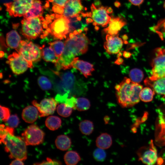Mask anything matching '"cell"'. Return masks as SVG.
Instances as JSON below:
<instances>
[{
  "label": "cell",
  "mask_w": 165,
  "mask_h": 165,
  "mask_svg": "<svg viewBox=\"0 0 165 165\" xmlns=\"http://www.w3.org/2000/svg\"><path fill=\"white\" fill-rule=\"evenodd\" d=\"M90 43V40L84 34L79 33L76 31L70 33L64 42V48L62 55L55 63L57 69L71 68L76 56L87 51Z\"/></svg>",
  "instance_id": "obj_1"
},
{
  "label": "cell",
  "mask_w": 165,
  "mask_h": 165,
  "mask_svg": "<svg viewBox=\"0 0 165 165\" xmlns=\"http://www.w3.org/2000/svg\"><path fill=\"white\" fill-rule=\"evenodd\" d=\"M115 88L118 103L123 107L128 108L139 102L140 94L143 86L125 77L119 84L116 86Z\"/></svg>",
  "instance_id": "obj_2"
},
{
  "label": "cell",
  "mask_w": 165,
  "mask_h": 165,
  "mask_svg": "<svg viewBox=\"0 0 165 165\" xmlns=\"http://www.w3.org/2000/svg\"><path fill=\"white\" fill-rule=\"evenodd\" d=\"M53 16H47L46 19L42 15L32 18H24L21 21L22 35L29 40L38 37L44 38L50 33L48 25L52 21Z\"/></svg>",
  "instance_id": "obj_3"
},
{
  "label": "cell",
  "mask_w": 165,
  "mask_h": 165,
  "mask_svg": "<svg viewBox=\"0 0 165 165\" xmlns=\"http://www.w3.org/2000/svg\"><path fill=\"white\" fill-rule=\"evenodd\" d=\"M2 143L5 145V151L10 152V158H15L22 161L27 159L26 145L22 138L9 133L4 139L0 140L1 144Z\"/></svg>",
  "instance_id": "obj_4"
},
{
  "label": "cell",
  "mask_w": 165,
  "mask_h": 165,
  "mask_svg": "<svg viewBox=\"0 0 165 165\" xmlns=\"http://www.w3.org/2000/svg\"><path fill=\"white\" fill-rule=\"evenodd\" d=\"M16 50L29 62L38 61L42 57V48L31 41L21 40L19 47Z\"/></svg>",
  "instance_id": "obj_5"
},
{
  "label": "cell",
  "mask_w": 165,
  "mask_h": 165,
  "mask_svg": "<svg viewBox=\"0 0 165 165\" xmlns=\"http://www.w3.org/2000/svg\"><path fill=\"white\" fill-rule=\"evenodd\" d=\"M154 57L152 63V75L148 78L153 81L165 77V50L157 48L154 50Z\"/></svg>",
  "instance_id": "obj_6"
},
{
  "label": "cell",
  "mask_w": 165,
  "mask_h": 165,
  "mask_svg": "<svg viewBox=\"0 0 165 165\" xmlns=\"http://www.w3.org/2000/svg\"><path fill=\"white\" fill-rule=\"evenodd\" d=\"M55 19L49 26L50 33L55 39L61 40L65 38L69 32L68 18L61 15L56 14Z\"/></svg>",
  "instance_id": "obj_7"
},
{
  "label": "cell",
  "mask_w": 165,
  "mask_h": 165,
  "mask_svg": "<svg viewBox=\"0 0 165 165\" xmlns=\"http://www.w3.org/2000/svg\"><path fill=\"white\" fill-rule=\"evenodd\" d=\"M33 0H13L4 4L6 10L13 17L24 16L31 9Z\"/></svg>",
  "instance_id": "obj_8"
},
{
  "label": "cell",
  "mask_w": 165,
  "mask_h": 165,
  "mask_svg": "<svg viewBox=\"0 0 165 165\" xmlns=\"http://www.w3.org/2000/svg\"><path fill=\"white\" fill-rule=\"evenodd\" d=\"M7 63L13 72L16 75H19L25 72L28 68L33 67L32 62L25 60L18 52H14L9 56Z\"/></svg>",
  "instance_id": "obj_9"
},
{
  "label": "cell",
  "mask_w": 165,
  "mask_h": 165,
  "mask_svg": "<svg viewBox=\"0 0 165 165\" xmlns=\"http://www.w3.org/2000/svg\"><path fill=\"white\" fill-rule=\"evenodd\" d=\"M21 135L26 145H35L43 142L45 133L37 126L32 124L25 129Z\"/></svg>",
  "instance_id": "obj_10"
},
{
  "label": "cell",
  "mask_w": 165,
  "mask_h": 165,
  "mask_svg": "<svg viewBox=\"0 0 165 165\" xmlns=\"http://www.w3.org/2000/svg\"><path fill=\"white\" fill-rule=\"evenodd\" d=\"M155 141L159 146H165V104L156 109Z\"/></svg>",
  "instance_id": "obj_11"
},
{
  "label": "cell",
  "mask_w": 165,
  "mask_h": 165,
  "mask_svg": "<svg viewBox=\"0 0 165 165\" xmlns=\"http://www.w3.org/2000/svg\"><path fill=\"white\" fill-rule=\"evenodd\" d=\"M108 7L104 6L96 7L94 4L91 6V17L94 26L106 27L111 20L108 11Z\"/></svg>",
  "instance_id": "obj_12"
},
{
  "label": "cell",
  "mask_w": 165,
  "mask_h": 165,
  "mask_svg": "<svg viewBox=\"0 0 165 165\" xmlns=\"http://www.w3.org/2000/svg\"><path fill=\"white\" fill-rule=\"evenodd\" d=\"M138 154L139 160L143 163L147 165L154 164L157 160V154L153 141H150L148 146L140 148Z\"/></svg>",
  "instance_id": "obj_13"
},
{
  "label": "cell",
  "mask_w": 165,
  "mask_h": 165,
  "mask_svg": "<svg viewBox=\"0 0 165 165\" xmlns=\"http://www.w3.org/2000/svg\"><path fill=\"white\" fill-rule=\"evenodd\" d=\"M57 101L53 98H45L39 104L36 101H32L33 105L38 109L40 117H42L53 114L57 105Z\"/></svg>",
  "instance_id": "obj_14"
},
{
  "label": "cell",
  "mask_w": 165,
  "mask_h": 165,
  "mask_svg": "<svg viewBox=\"0 0 165 165\" xmlns=\"http://www.w3.org/2000/svg\"><path fill=\"white\" fill-rule=\"evenodd\" d=\"M106 40L104 47L108 53L116 54L119 52L122 47L123 41L118 35L108 34L106 36Z\"/></svg>",
  "instance_id": "obj_15"
},
{
  "label": "cell",
  "mask_w": 165,
  "mask_h": 165,
  "mask_svg": "<svg viewBox=\"0 0 165 165\" xmlns=\"http://www.w3.org/2000/svg\"><path fill=\"white\" fill-rule=\"evenodd\" d=\"M83 9L80 0H68L64 8L62 16L68 18L80 14Z\"/></svg>",
  "instance_id": "obj_16"
},
{
  "label": "cell",
  "mask_w": 165,
  "mask_h": 165,
  "mask_svg": "<svg viewBox=\"0 0 165 165\" xmlns=\"http://www.w3.org/2000/svg\"><path fill=\"white\" fill-rule=\"evenodd\" d=\"M60 77L63 89L66 94H68L72 91L75 86L76 79L74 75L71 72H68L61 73L54 72Z\"/></svg>",
  "instance_id": "obj_17"
},
{
  "label": "cell",
  "mask_w": 165,
  "mask_h": 165,
  "mask_svg": "<svg viewBox=\"0 0 165 165\" xmlns=\"http://www.w3.org/2000/svg\"><path fill=\"white\" fill-rule=\"evenodd\" d=\"M144 83L165 101V77L153 81L147 78L144 81Z\"/></svg>",
  "instance_id": "obj_18"
},
{
  "label": "cell",
  "mask_w": 165,
  "mask_h": 165,
  "mask_svg": "<svg viewBox=\"0 0 165 165\" xmlns=\"http://www.w3.org/2000/svg\"><path fill=\"white\" fill-rule=\"evenodd\" d=\"M72 67L78 70L86 78L91 75L94 70L93 65L87 62L79 59L75 57L72 63Z\"/></svg>",
  "instance_id": "obj_19"
},
{
  "label": "cell",
  "mask_w": 165,
  "mask_h": 165,
  "mask_svg": "<svg viewBox=\"0 0 165 165\" xmlns=\"http://www.w3.org/2000/svg\"><path fill=\"white\" fill-rule=\"evenodd\" d=\"M127 24L124 18L119 16L113 17L109 23L108 27L104 29V32L111 35H117L122 27Z\"/></svg>",
  "instance_id": "obj_20"
},
{
  "label": "cell",
  "mask_w": 165,
  "mask_h": 165,
  "mask_svg": "<svg viewBox=\"0 0 165 165\" xmlns=\"http://www.w3.org/2000/svg\"><path fill=\"white\" fill-rule=\"evenodd\" d=\"M80 14L68 18L70 21L69 23L70 33L75 31H77L79 33H81L84 30L86 31V27L88 23L87 22H83Z\"/></svg>",
  "instance_id": "obj_21"
},
{
  "label": "cell",
  "mask_w": 165,
  "mask_h": 165,
  "mask_svg": "<svg viewBox=\"0 0 165 165\" xmlns=\"http://www.w3.org/2000/svg\"><path fill=\"white\" fill-rule=\"evenodd\" d=\"M38 111L35 106H28L25 107L23 110L22 117L26 123H33L37 119Z\"/></svg>",
  "instance_id": "obj_22"
},
{
  "label": "cell",
  "mask_w": 165,
  "mask_h": 165,
  "mask_svg": "<svg viewBox=\"0 0 165 165\" xmlns=\"http://www.w3.org/2000/svg\"><path fill=\"white\" fill-rule=\"evenodd\" d=\"M43 9L40 0H33L32 6L28 12L24 16L26 18H32L42 16Z\"/></svg>",
  "instance_id": "obj_23"
},
{
  "label": "cell",
  "mask_w": 165,
  "mask_h": 165,
  "mask_svg": "<svg viewBox=\"0 0 165 165\" xmlns=\"http://www.w3.org/2000/svg\"><path fill=\"white\" fill-rule=\"evenodd\" d=\"M21 38L18 32L15 30H12L8 32L6 35L7 45L12 49H17L19 46Z\"/></svg>",
  "instance_id": "obj_24"
},
{
  "label": "cell",
  "mask_w": 165,
  "mask_h": 165,
  "mask_svg": "<svg viewBox=\"0 0 165 165\" xmlns=\"http://www.w3.org/2000/svg\"><path fill=\"white\" fill-rule=\"evenodd\" d=\"M96 144L98 148L103 149H107L112 145V138L110 134L107 133H102L97 138Z\"/></svg>",
  "instance_id": "obj_25"
},
{
  "label": "cell",
  "mask_w": 165,
  "mask_h": 165,
  "mask_svg": "<svg viewBox=\"0 0 165 165\" xmlns=\"http://www.w3.org/2000/svg\"><path fill=\"white\" fill-rule=\"evenodd\" d=\"M55 143L57 148L62 151L68 150L71 147L72 144L70 138L68 136L61 135L57 138Z\"/></svg>",
  "instance_id": "obj_26"
},
{
  "label": "cell",
  "mask_w": 165,
  "mask_h": 165,
  "mask_svg": "<svg viewBox=\"0 0 165 165\" xmlns=\"http://www.w3.org/2000/svg\"><path fill=\"white\" fill-rule=\"evenodd\" d=\"M79 154L74 151H68L64 156L65 163L68 165H75L81 160Z\"/></svg>",
  "instance_id": "obj_27"
},
{
  "label": "cell",
  "mask_w": 165,
  "mask_h": 165,
  "mask_svg": "<svg viewBox=\"0 0 165 165\" xmlns=\"http://www.w3.org/2000/svg\"><path fill=\"white\" fill-rule=\"evenodd\" d=\"M42 57L46 61L54 63L56 62L58 58L56 56L54 50L50 46L42 48Z\"/></svg>",
  "instance_id": "obj_28"
},
{
  "label": "cell",
  "mask_w": 165,
  "mask_h": 165,
  "mask_svg": "<svg viewBox=\"0 0 165 165\" xmlns=\"http://www.w3.org/2000/svg\"><path fill=\"white\" fill-rule=\"evenodd\" d=\"M61 120L60 118L56 116H50L46 119L45 124L46 127L52 130H56L61 126Z\"/></svg>",
  "instance_id": "obj_29"
},
{
  "label": "cell",
  "mask_w": 165,
  "mask_h": 165,
  "mask_svg": "<svg viewBox=\"0 0 165 165\" xmlns=\"http://www.w3.org/2000/svg\"><path fill=\"white\" fill-rule=\"evenodd\" d=\"M79 129L82 134L86 135H89L93 131L94 129L93 123L89 120H84L80 123Z\"/></svg>",
  "instance_id": "obj_30"
},
{
  "label": "cell",
  "mask_w": 165,
  "mask_h": 165,
  "mask_svg": "<svg viewBox=\"0 0 165 165\" xmlns=\"http://www.w3.org/2000/svg\"><path fill=\"white\" fill-rule=\"evenodd\" d=\"M155 94L152 89L149 87H145L142 88L140 94V99L143 101L148 102L153 99Z\"/></svg>",
  "instance_id": "obj_31"
},
{
  "label": "cell",
  "mask_w": 165,
  "mask_h": 165,
  "mask_svg": "<svg viewBox=\"0 0 165 165\" xmlns=\"http://www.w3.org/2000/svg\"><path fill=\"white\" fill-rule=\"evenodd\" d=\"M90 106V101L84 97H79L76 99L75 108L79 111L88 110Z\"/></svg>",
  "instance_id": "obj_32"
},
{
  "label": "cell",
  "mask_w": 165,
  "mask_h": 165,
  "mask_svg": "<svg viewBox=\"0 0 165 165\" xmlns=\"http://www.w3.org/2000/svg\"><path fill=\"white\" fill-rule=\"evenodd\" d=\"M52 3L53 11L57 14L62 15L65 4L68 0H49Z\"/></svg>",
  "instance_id": "obj_33"
},
{
  "label": "cell",
  "mask_w": 165,
  "mask_h": 165,
  "mask_svg": "<svg viewBox=\"0 0 165 165\" xmlns=\"http://www.w3.org/2000/svg\"><path fill=\"white\" fill-rule=\"evenodd\" d=\"M129 76L132 81L139 83L142 80L144 75L143 72L141 70L137 68H134L130 71Z\"/></svg>",
  "instance_id": "obj_34"
},
{
  "label": "cell",
  "mask_w": 165,
  "mask_h": 165,
  "mask_svg": "<svg viewBox=\"0 0 165 165\" xmlns=\"http://www.w3.org/2000/svg\"><path fill=\"white\" fill-rule=\"evenodd\" d=\"M50 46L54 50L56 56L59 58L62 54L64 48V44L59 40L49 43Z\"/></svg>",
  "instance_id": "obj_35"
},
{
  "label": "cell",
  "mask_w": 165,
  "mask_h": 165,
  "mask_svg": "<svg viewBox=\"0 0 165 165\" xmlns=\"http://www.w3.org/2000/svg\"><path fill=\"white\" fill-rule=\"evenodd\" d=\"M72 108L65 103H62L58 105L57 108V112L60 116L64 117H67L71 114Z\"/></svg>",
  "instance_id": "obj_36"
},
{
  "label": "cell",
  "mask_w": 165,
  "mask_h": 165,
  "mask_svg": "<svg viewBox=\"0 0 165 165\" xmlns=\"http://www.w3.org/2000/svg\"><path fill=\"white\" fill-rule=\"evenodd\" d=\"M38 82L39 86L43 90H49L52 88V82L45 76H41L39 77Z\"/></svg>",
  "instance_id": "obj_37"
},
{
  "label": "cell",
  "mask_w": 165,
  "mask_h": 165,
  "mask_svg": "<svg viewBox=\"0 0 165 165\" xmlns=\"http://www.w3.org/2000/svg\"><path fill=\"white\" fill-rule=\"evenodd\" d=\"M14 129L13 128L7 126H6L3 124L0 125V140L4 139L9 133L14 134Z\"/></svg>",
  "instance_id": "obj_38"
},
{
  "label": "cell",
  "mask_w": 165,
  "mask_h": 165,
  "mask_svg": "<svg viewBox=\"0 0 165 165\" xmlns=\"http://www.w3.org/2000/svg\"><path fill=\"white\" fill-rule=\"evenodd\" d=\"M93 155L96 160L101 162L104 161L106 156L105 152L103 149L100 148L96 149L94 151Z\"/></svg>",
  "instance_id": "obj_39"
},
{
  "label": "cell",
  "mask_w": 165,
  "mask_h": 165,
  "mask_svg": "<svg viewBox=\"0 0 165 165\" xmlns=\"http://www.w3.org/2000/svg\"><path fill=\"white\" fill-rule=\"evenodd\" d=\"M6 122L7 126L14 128L18 126L20 120L17 115L16 114L11 115Z\"/></svg>",
  "instance_id": "obj_40"
},
{
  "label": "cell",
  "mask_w": 165,
  "mask_h": 165,
  "mask_svg": "<svg viewBox=\"0 0 165 165\" xmlns=\"http://www.w3.org/2000/svg\"><path fill=\"white\" fill-rule=\"evenodd\" d=\"M10 111L9 109L7 107L0 105V120L3 122H6L10 117Z\"/></svg>",
  "instance_id": "obj_41"
},
{
  "label": "cell",
  "mask_w": 165,
  "mask_h": 165,
  "mask_svg": "<svg viewBox=\"0 0 165 165\" xmlns=\"http://www.w3.org/2000/svg\"><path fill=\"white\" fill-rule=\"evenodd\" d=\"M61 163L59 161L52 160L49 158H47L46 160H44L40 163H34L35 165H61Z\"/></svg>",
  "instance_id": "obj_42"
},
{
  "label": "cell",
  "mask_w": 165,
  "mask_h": 165,
  "mask_svg": "<svg viewBox=\"0 0 165 165\" xmlns=\"http://www.w3.org/2000/svg\"><path fill=\"white\" fill-rule=\"evenodd\" d=\"M133 5L136 6H139L143 2L144 0H129Z\"/></svg>",
  "instance_id": "obj_43"
},
{
  "label": "cell",
  "mask_w": 165,
  "mask_h": 165,
  "mask_svg": "<svg viewBox=\"0 0 165 165\" xmlns=\"http://www.w3.org/2000/svg\"><path fill=\"white\" fill-rule=\"evenodd\" d=\"M22 161L20 160L16 159V160L13 161L10 165H24V163Z\"/></svg>",
  "instance_id": "obj_44"
},
{
  "label": "cell",
  "mask_w": 165,
  "mask_h": 165,
  "mask_svg": "<svg viewBox=\"0 0 165 165\" xmlns=\"http://www.w3.org/2000/svg\"><path fill=\"white\" fill-rule=\"evenodd\" d=\"M123 60V59L120 57H119L115 61V63L117 64H120L122 63Z\"/></svg>",
  "instance_id": "obj_45"
},
{
  "label": "cell",
  "mask_w": 165,
  "mask_h": 165,
  "mask_svg": "<svg viewBox=\"0 0 165 165\" xmlns=\"http://www.w3.org/2000/svg\"><path fill=\"white\" fill-rule=\"evenodd\" d=\"M131 55V53L127 51H124L123 53V56L125 58H129Z\"/></svg>",
  "instance_id": "obj_46"
},
{
  "label": "cell",
  "mask_w": 165,
  "mask_h": 165,
  "mask_svg": "<svg viewBox=\"0 0 165 165\" xmlns=\"http://www.w3.org/2000/svg\"><path fill=\"white\" fill-rule=\"evenodd\" d=\"M163 7L165 10V1L164 2V3L163 4Z\"/></svg>",
  "instance_id": "obj_47"
}]
</instances>
